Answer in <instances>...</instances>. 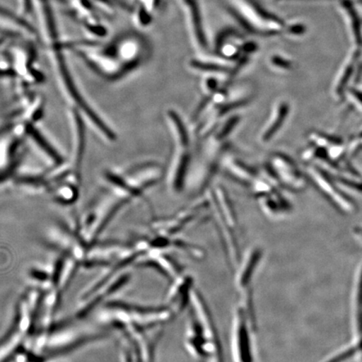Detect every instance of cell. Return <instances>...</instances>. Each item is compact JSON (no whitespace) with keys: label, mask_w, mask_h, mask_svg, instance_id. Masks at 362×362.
Masks as SVG:
<instances>
[{"label":"cell","mask_w":362,"mask_h":362,"mask_svg":"<svg viewBox=\"0 0 362 362\" xmlns=\"http://www.w3.org/2000/svg\"><path fill=\"white\" fill-rule=\"evenodd\" d=\"M256 328L255 315L240 305L234 321L233 350L237 362H253L251 329Z\"/></svg>","instance_id":"cell-1"},{"label":"cell","mask_w":362,"mask_h":362,"mask_svg":"<svg viewBox=\"0 0 362 362\" xmlns=\"http://www.w3.org/2000/svg\"><path fill=\"white\" fill-rule=\"evenodd\" d=\"M107 49L124 74L134 69L143 60V45L134 36H124L119 38Z\"/></svg>","instance_id":"cell-2"},{"label":"cell","mask_w":362,"mask_h":362,"mask_svg":"<svg viewBox=\"0 0 362 362\" xmlns=\"http://www.w3.org/2000/svg\"><path fill=\"white\" fill-rule=\"evenodd\" d=\"M269 165L280 184L293 192H301L306 187V180L296 163L284 153H276L270 158Z\"/></svg>","instance_id":"cell-3"},{"label":"cell","mask_w":362,"mask_h":362,"mask_svg":"<svg viewBox=\"0 0 362 362\" xmlns=\"http://www.w3.org/2000/svg\"><path fill=\"white\" fill-rule=\"evenodd\" d=\"M308 173L314 182L320 189L329 200L343 211L351 212L354 211V204L348 199L339 189L330 181L327 175L324 174L318 167L310 165L308 167Z\"/></svg>","instance_id":"cell-4"},{"label":"cell","mask_w":362,"mask_h":362,"mask_svg":"<svg viewBox=\"0 0 362 362\" xmlns=\"http://www.w3.org/2000/svg\"><path fill=\"white\" fill-rule=\"evenodd\" d=\"M191 161L189 147L175 146V152L172 158L169 181L170 188L175 192L182 191L188 167Z\"/></svg>","instance_id":"cell-5"},{"label":"cell","mask_w":362,"mask_h":362,"mask_svg":"<svg viewBox=\"0 0 362 362\" xmlns=\"http://www.w3.org/2000/svg\"><path fill=\"white\" fill-rule=\"evenodd\" d=\"M291 112V106L286 101H280L276 104L267 123L262 129L260 139L262 143H269L279 131L282 129Z\"/></svg>","instance_id":"cell-6"},{"label":"cell","mask_w":362,"mask_h":362,"mask_svg":"<svg viewBox=\"0 0 362 362\" xmlns=\"http://www.w3.org/2000/svg\"><path fill=\"white\" fill-rule=\"evenodd\" d=\"M223 165L226 174L243 185H251L259 178L255 170L236 158H226Z\"/></svg>","instance_id":"cell-7"},{"label":"cell","mask_w":362,"mask_h":362,"mask_svg":"<svg viewBox=\"0 0 362 362\" xmlns=\"http://www.w3.org/2000/svg\"><path fill=\"white\" fill-rule=\"evenodd\" d=\"M166 119L175 146H189V136L187 126L178 113L170 110L166 112Z\"/></svg>","instance_id":"cell-8"},{"label":"cell","mask_w":362,"mask_h":362,"mask_svg":"<svg viewBox=\"0 0 362 362\" xmlns=\"http://www.w3.org/2000/svg\"><path fill=\"white\" fill-rule=\"evenodd\" d=\"M202 88L204 93L211 96L212 94H214L219 90L218 81L214 78H207L204 79L202 84Z\"/></svg>","instance_id":"cell-9"}]
</instances>
